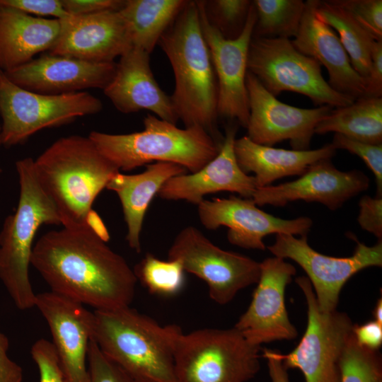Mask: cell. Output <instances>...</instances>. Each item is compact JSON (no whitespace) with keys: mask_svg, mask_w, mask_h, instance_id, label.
Listing matches in <instances>:
<instances>
[{"mask_svg":"<svg viewBox=\"0 0 382 382\" xmlns=\"http://www.w3.org/2000/svg\"><path fill=\"white\" fill-rule=\"evenodd\" d=\"M377 41L382 40L381 0H335Z\"/></svg>","mask_w":382,"mask_h":382,"instance_id":"obj_36","label":"cell"},{"mask_svg":"<svg viewBox=\"0 0 382 382\" xmlns=\"http://www.w3.org/2000/svg\"><path fill=\"white\" fill-rule=\"evenodd\" d=\"M187 1L125 0L119 12L132 46L151 54Z\"/></svg>","mask_w":382,"mask_h":382,"instance_id":"obj_27","label":"cell"},{"mask_svg":"<svg viewBox=\"0 0 382 382\" xmlns=\"http://www.w3.org/2000/svg\"><path fill=\"white\" fill-rule=\"evenodd\" d=\"M30 265L51 291L95 310L129 306L135 295L134 270L88 224L44 233L33 245Z\"/></svg>","mask_w":382,"mask_h":382,"instance_id":"obj_1","label":"cell"},{"mask_svg":"<svg viewBox=\"0 0 382 382\" xmlns=\"http://www.w3.org/2000/svg\"><path fill=\"white\" fill-rule=\"evenodd\" d=\"M0 4L39 18L51 16L62 20L70 16L61 0H0Z\"/></svg>","mask_w":382,"mask_h":382,"instance_id":"obj_38","label":"cell"},{"mask_svg":"<svg viewBox=\"0 0 382 382\" xmlns=\"http://www.w3.org/2000/svg\"><path fill=\"white\" fill-rule=\"evenodd\" d=\"M144 129L128 134L92 131L88 137L119 170H132L152 162H170L195 173L214 158L221 144L199 126L180 129L147 114Z\"/></svg>","mask_w":382,"mask_h":382,"instance_id":"obj_6","label":"cell"},{"mask_svg":"<svg viewBox=\"0 0 382 382\" xmlns=\"http://www.w3.org/2000/svg\"><path fill=\"white\" fill-rule=\"evenodd\" d=\"M260 350L234 327L182 332L174 352L177 382H248L260 369Z\"/></svg>","mask_w":382,"mask_h":382,"instance_id":"obj_7","label":"cell"},{"mask_svg":"<svg viewBox=\"0 0 382 382\" xmlns=\"http://www.w3.org/2000/svg\"><path fill=\"white\" fill-rule=\"evenodd\" d=\"M158 45L174 74L170 97L178 120L185 127H201L216 139L217 81L197 1H187Z\"/></svg>","mask_w":382,"mask_h":382,"instance_id":"obj_2","label":"cell"},{"mask_svg":"<svg viewBox=\"0 0 382 382\" xmlns=\"http://www.w3.org/2000/svg\"><path fill=\"white\" fill-rule=\"evenodd\" d=\"M262 356L267 359L271 382H289L287 369L282 363V352L278 350L265 349Z\"/></svg>","mask_w":382,"mask_h":382,"instance_id":"obj_44","label":"cell"},{"mask_svg":"<svg viewBox=\"0 0 382 382\" xmlns=\"http://www.w3.org/2000/svg\"><path fill=\"white\" fill-rule=\"evenodd\" d=\"M57 41L48 51L95 63H110L132 46L119 12L70 16L59 20Z\"/></svg>","mask_w":382,"mask_h":382,"instance_id":"obj_19","label":"cell"},{"mask_svg":"<svg viewBox=\"0 0 382 382\" xmlns=\"http://www.w3.org/2000/svg\"><path fill=\"white\" fill-rule=\"evenodd\" d=\"M89 382H135L118 364L108 357L93 340L88 349Z\"/></svg>","mask_w":382,"mask_h":382,"instance_id":"obj_35","label":"cell"},{"mask_svg":"<svg viewBox=\"0 0 382 382\" xmlns=\"http://www.w3.org/2000/svg\"><path fill=\"white\" fill-rule=\"evenodd\" d=\"M92 340L134 378L177 382L174 371L178 325H161L129 306L94 310Z\"/></svg>","mask_w":382,"mask_h":382,"instance_id":"obj_4","label":"cell"},{"mask_svg":"<svg viewBox=\"0 0 382 382\" xmlns=\"http://www.w3.org/2000/svg\"><path fill=\"white\" fill-rule=\"evenodd\" d=\"M35 306L49 325L64 382H89L86 366L94 314L53 291L36 294Z\"/></svg>","mask_w":382,"mask_h":382,"instance_id":"obj_17","label":"cell"},{"mask_svg":"<svg viewBox=\"0 0 382 382\" xmlns=\"http://www.w3.org/2000/svg\"><path fill=\"white\" fill-rule=\"evenodd\" d=\"M334 132L350 139L382 144V98L363 96L352 104L332 108L315 128V134Z\"/></svg>","mask_w":382,"mask_h":382,"instance_id":"obj_28","label":"cell"},{"mask_svg":"<svg viewBox=\"0 0 382 382\" xmlns=\"http://www.w3.org/2000/svg\"><path fill=\"white\" fill-rule=\"evenodd\" d=\"M321 65L286 38L252 37L248 71L273 96L292 91L319 106L345 107L355 100L334 90L321 74Z\"/></svg>","mask_w":382,"mask_h":382,"instance_id":"obj_9","label":"cell"},{"mask_svg":"<svg viewBox=\"0 0 382 382\" xmlns=\"http://www.w3.org/2000/svg\"><path fill=\"white\" fill-rule=\"evenodd\" d=\"M371 67L366 80L365 96L381 98L382 96V40H375L371 53Z\"/></svg>","mask_w":382,"mask_h":382,"instance_id":"obj_41","label":"cell"},{"mask_svg":"<svg viewBox=\"0 0 382 382\" xmlns=\"http://www.w3.org/2000/svg\"><path fill=\"white\" fill-rule=\"evenodd\" d=\"M30 353L39 370L40 382H64L51 342L43 338L37 340L33 345Z\"/></svg>","mask_w":382,"mask_h":382,"instance_id":"obj_37","label":"cell"},{"mask_svg":"<svg viewBox=\"0 0 382 382\" xmlns=\"http://www.w3.org/2000/svg\"><path fill=\"white\" fill-rule=\"evenodd\" d=\"M307 304V325L297 346L281 354L285 368L297 369L305 382H340V359L354 324L348 315L337 310L325 313L318 306L307 277L296 279Z\"/></svg>","mask_w":382,"mask_h":382,"instance_id":"obj_10","label":"cell"},{"mask_svg":"<svg viewBox=\"0 0 382 382\" xmlns=\"http://www.w3.org/2000/svg\"><path fill=\"white\" fill-rule=\"evenodd\" d=\"M3 145L2 144V139H1V125H0V146ZM2 170L0 167V175L1 174Z\"/></svg>","mask_w":382,"mask_h":382,"instance_id":"obj_47","label":"cell"},{"mask_svg":"<svg viewBox=\"0 0 382 382\" xmlns=\"http://www.w3.org/2000/svg\"><path fill=\"white\" fill-rule=\"evenodd\" d=\"M134 381L135 382H156L154 381L147 379V378H134Z\"/></svg>","mask_w":382,"mask_h":382,"instance_id":"obj_46","label":"cell"},{"mask_svg":"<svg viewBox=\"0 0 382 382\" xmlns=\"http://www.w3.org/2000/svg\"><path fill=\"white\" fill-rule=\"evenodd\" d=\"M234 152L241 169L255 174L257 188L284 177L301 175L316 162L331 158L336 149L328 144L313 150L284 149L258 144L243 136L236 139Z\"/></svg>","mask_w":382,"mask_h":382,"instance_id":"obj_25","label":"cell"},{"mask_svg":"<svg viewBox=\"0 0 382 382\" xmlns=\"http://www.w3.org/2000/svg\"><path fill=\"white\" fill-rule=\"evenodd\" d=\"M374 320L382 324V299H378L373 311Z\"/></svg>","mask_w":382,"mask_h":382,"instance_id":"obj_45","label":"cell"},{"mask_svg":"<svg viewBox=\"0 0 382 382\" xmlns=\"http://www.w3.org/2000/svg\"><path fill=\"white\" fill-rule=\"evenodd\" d=\"M236 132V125L227 126L216 156L195 173L168 179L158 196L167 200H185L196 205L206 195L219 192H236L251 199L257 186L254 176L245 173L237 163L234 152Z\"/></svg>","mask_w":382,"mask_h":382,"instance_id":"obj_21","label":"cell"},{"mask_svg":"<svg viewBox=\"0 0 382 382\" xmlns=\"http://www.w3.org/2000/svg\"><path fill=\"white\" fill-rule=\"evenodd\" d=\"M103 91L122 113L149 110L168 122L178 120L170 96L155 80L150 54L138 47H132L119 58L114 76Z\"/></svg>","mask_w":382,"mask_h":382,"instance_id":"obj_22","label":"cell"},{"mask_svg":"<svg viewBox=\"0 0 382 382\" xmlns=\"http://www.w3.org/2000/svg\"><path fill=\"white\" fill-rule=\"evenodd\" d=\"M187 171L174 163L155 162L146 165L140 173L126 175L119 172L110 180L106 189L115 192L120 199L127 225L126 241L130 248L138 253L141 250L143 221L154 197L168 179Z\"/></svg>","mask_w":382,"mask_h":382,"instance_id":"obj_26","label":"cell"},{"mask_svg":"<svg viewBox=\"0 0 382 382\" xmlns=\"http://www.w3.org/2000/svg\"><path fill=\"white\" fill-rule=\"evenodd\" d=\"M260 265V275L251 302L234 325L251 344H262L297 337L285 304V290L296 274L295 267L277 257Z\"/></svg>","mask_w":382,"mask_h":382,"instance_id":"obj_15","label":"cell"},{"mask_svg":"<svg viewBox=\"0 0 382 382\" xmlns=\"http://www.w3.org/2000/svg\"><path fill=\"white\" fill-rule=\"evenodd\" d=\"M353 254L337 257L322 254L311 248L307 236L296 238L289 234H277L275 241L267 247L274 255L296 262L306 273L319 309L328 313L336 310L340 294L346 282L359 271L382 265V241L372 246L357 241Z\"/></svg>","mask_w":382,"mask_h":382,"instance_id":"obj_12","label":"cell"},{"mask_svg":"<svg viewBox=\"0 0 382 382\" xmlns=\"http://www.w3.org/2000/svg\"><path fill=\"white\" fill-rule=\"evenodd\" d=\"M352 332L357 342L364 347L378 350L382 345V324L374 320L362 325L354 324Z\"/></svg>","mask_w":382,"mask_h":382,"instance_id":"obj_42","label":"cell"},{"mask_svg":"<svg viewBox=\"0 0 382 382\" xmlns=\"http://www.w3.org/2000/svg\"><path fill=\"white\" fill-rule=\"evenodd\" d=\"M37 178L56 205L62 226L87 225L93 204L120 172L88 137L59 138L34 160Z\"/></svg>","mask_w":382,"mask_h":382,"instance_id":"obj_3","label":"cell"},{"mask_svg":"<svg viewBox=\"0 0 382 382\" xmlns=\"http://www.w3.org/2000/svg\"><path fill=\"white\" fill-rule=\"evenodd\" d=\"M336 149L346 150L361 158L375 176L377 195L382 197V144H371L335 133L331 143Z\"/></svg>","mask_w":382,"mask_h":382,"instance_id":"obj_34","label":"cell"},{"mask_svg":"<svg viewBox=\"0 0 382 382\" xmlns=\"http://www.w3.org/2000/svg\"><path fill=\"white\" fill-rule=\"evenodd\" d=\"M257 206L252 199L231 195L228 198L204 199L197 204V212L206 228L228 227L229 243L245 249L265 250L263 238L272 233L307 236L313 225L309 217L284 219Z\"/></svg>","mask_w":382,"mask_h":382,"instance_id":"obj_16","label":"cell"},{"mask_svg":"<svg viewBox=\"0 0 382 382\" xmlns=\"http://www.w3.org/2000/svg\"><path fill=\"white\" fill-rule=\"evenodd\" d=\"M8 347V337L0 331V382H22V369L9 358Z\"/></svg>","mask_w":382,"mask_h":382,"instance_id":"obj_43","label":"cell"},{"mask_svg":"<svg viewBox=\"0 0 382 382\" xmlns=\"http://www.w3.org/2000/svg\"><path fill=\"white\" fill-rule=\"evenodd\" d=\"M70 16H86L119 11L125 0H61Z\"/></svg>","mask_w":382,"mask_h":382,"instance_id":"obj_40","label":"cell"},{"mask_svg":"<svg viewBox=\"0 0 382 382\" xmlns=\"http://www.w3.org/2000/svg\"><path fill=\"white\" fill-rule=\"evenodd\" d=\"M19 199L15 212L0 231V280L21 311L35 307L36 294L29 277L35 236L43 225H62L59 211L37 178L34 159L16 162Z\"/></svg>","mask_w":382,"mask_h":382,"instance_id":"obj_5","label":"cell"},{"mask_svg":"<svg viewBox=\"0 0 382 382\" xmlns=\"http://www.w3.org/2000/svg\"><path fill=\"white\" fill-rule=\"evenodd\" d=\"M202 31L209 48L218 88L217 113L247 127L249 119L248 96L245 79L248 56L256 22L254 6H250L241 35L225 38L209 21L204 1H197Z\"/></svg>","mask_w":382,"mask_h":382,"instance_id":"obj_13","label":"cell"},{"mask_svg":"<svg viewBox=\"0 0 382 382\" xmlns=\"http://www.w3.org/2000/svg\"><path fill=\"white\" fill-rule=\"evenodd\" d=\"M137 281L151 294L173 296L185 284V270L178 260H162L146 253L133 270Z\"/></svg>","mask_w":382,"mask_h":382,"instance_id":"obj_31","label":"cell"},{"mask_svg":"<svg viewBox=\"0 0 382 382\" xmlns=\"http://www.w3.org/2000/svg\"><path fill=\"white\" fill-rule=\"evenodd\" d=\"M318 0L305 1L299 29L291 42L327 69L329 85L354 100L365 96L366 80L354 69L337 34L316 16Z\"/></svg>","mask_w":382,"mask_h":382,"instance_id":"obj_23","label":"cell"},{"mask_svg":"<svg viewBox=\"0 0 382 382\" xmlns=\"http://www.w3.org/2000/svg\"><path fill=\"white\" fill-rule=\"evenodd\" d=\"M102 109V101L86 91L40 93L15 84L4 72L0 76L1 133L7 146L24 143L41 129L71 123Z\"/></svg>","mask_w":382,"mask_h":382,"instance_id":"obj_8","label":"cell"},{"mask_svg":"<svg viewBox=\"0 0 382 382\" xmlns=\"http://www.w3.org/2000/svg\"><path fill=\"white\" fill-rule=\"evenodd\" d=\"M357 221L360 227L379 239L382 238V197L364 195L359 200Z\"/></svg>","mask_w":382,"mask_h":382,"instance_id":"obj_39","label":"cell"},{"mask_svg":"<svg viewBox=\"0 0 382 382\" xmlns=\"http://www.w3.org/2000/svg\"><path fill=\"white\" fill-rule=\"evenodd\" d=\"M168 259L180 260L185 272L205 282L209 297L220 305L228 303L239 291L257 284L260 275V262L221 249L192 226L175 236Z\"/></svg>","mask_w":382,"mask_h":382,"instance_id":"obj_11","label":"cell"},{"mask_svg":"<svg viewBox=\"0 0 382 382\" xmlns=\"http://www.w3.org/2000/svg\"><path fill=\"white\" fill-rule=\"evenodd\" d=\"M256 22L253 37H295L301 22L305 1L302 0H254Z\"/></svg>","mask_w":382,"mask_h":382,"instance_id":"obj_30","label":"cell"},{"mask_svg":"<svg viewBox=\"0 0 382 382\" xmlns=\"http://www.w3.org/2000/svg\"><path fill=\"white\" fill-rule=\"evenodd\" d=\"M2 73H3V71H2V70L1 69V68H0V76H1V75L2 74Z\"/></svg>","mask_w":382,"mask_h":382,"instance_id":"obj_48","label":"cell"},{"mask_svg":"<svg viewBox=\"0 0 382 382\" xmlns=\"http://www.w3.org/2000/svg\"><path fill=\"white\" fill-rule=\"evenodd\" d=\"M316 16L337 34L355 71L366 80L375 40L335 0L318 1Z\"/></svg>","mask_w":382,"mask_h":382,"instance_id":"obj_29","label":"cell"},{"mask_svg":"<svg viewBox=\"0 0 382 382\" xmlns=\"http://www.w3.org/2000/svg\"><path fill=\"white\" fill-rule=\"evenodd\" d=\"M252 5L248 0L204 1L209 22L227 39H235L242 33Z\"/></svg>","mask_w":382,"mask_h":382,"instance_id":"obj_33","label":"cell"},{"mask_svg":"<svg viewBox=\"0 0 382 382\" xmlns=\"http://www.w3.org/2000/svg\"><path fill=\"white\" fill-rule=\"evenodd\" d=\"M60 21L39 18L0 4V68L3 72L22 66L49 51L57 40Z\"/></svg>","mask_w":382,"mask_h":382,"instance_id":"obj_24","label":"cell"},{"mask_svg":"<svg viewBox=\"0 0 382 382\" xmlns=\"http://www.w3.org/2000/svg\"><path fill=\"white\" fill-rule=\"evenodd\" d=\"M340 382H382V359L378 350L360 345L353 332L340 359Z\"/></svg>","mask_w":382,"mask_h":382,"instance_id":"obj_32","label":"cell"},{"mask_svg":"<svg viewBox=\"0 0 382 382\" xmlns=\"http://www.w3.org/2000/svg\"><path fill=\"white\" fill-rule=\"evenodd\" d=\"M369 187V178L363 172L340 170L330 158H326L310 166L295 180L257 187L251 199L257 206L284 207L289 202L303 200L335 210Z\"/></svg>","mask_w":382,"mask_h":382,"instance_id":"obj_18","label":"cell"},{"mask_svg":"<svg viewBox=\"0 0 382 382\" xmlns=\"http://www.w3.org/2000/svg\"><path fill=\"white\" fill-rule=\"evenodd\" d=\"M115 66V62L95 63L47 53L4 74L25 89L62 94L103 90L113 77Z\"/></svg>","mask_w":382,"mask_h":382,"instance_id":"obj_20","label":"cell"},{"mask_svg":"<svg viewBox=\"0 0 382 382\" xmlns=\"http://www.w3.org/2000/svg\"><path fill=\"white\" fill-rule=\"evenodd\" d=\"M245 83L249 103L246 136L261 145L272 146L289 140L292 149L308 150L316 125L333 108L306 109L282 103L248 71Z\"/></svg>","mask_w":382,"mask_h":382,"instance_id":"obj_14","label":"cell"}]
</instances>
